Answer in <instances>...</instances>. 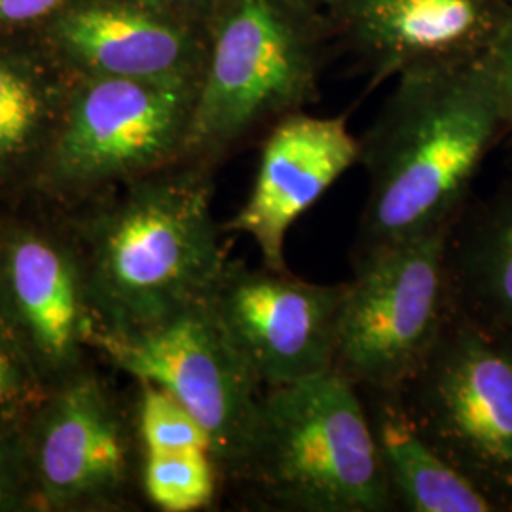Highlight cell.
I'll return each mask as SVG.
<instances>
[{
	"label": "cell",
	"mask_w": 512,
	"mask_h": 512,
	"mask_svg": "<svg viewBox=\"0 0 512 512\" xmlns=\"http://www.w3.org/2000/svg\"><path fill=\"white\" fill-rule=\"evenodd\" d=\"M73 0H0V31L35 29Z\"/></svg>",
	"instance_id": "7402d4cb"
},
{
	"label": "cell",
	"mask_w": 512,
	"mask_h": 512,
	"mask_svg": "<svg viewBox=\"0 0 512 512\" xmlns=\"http://www.w3.org/2000/svg\"><path fill=\"white\" fill-rule=\"evenodd\" d=\"M147 2H152L181 18L207 25L222 0H147Z\"/></svg>",
	"instance_id": "cb8c5ba5"
},
{
	"label": "cell",
	"mask_w": 512,
	"mask_h": 512,
	"mask_svg": "<svg viewBox=\"0 0 512 512\" xmlns=\"http://www.w3.org/2000/svg\"><path fill=\"white\" fill-rule=\"evenodd\" d=\"M511 2H512V0H511Z\"/></svg>",
	"instance_id": "484cf974"
},
{
	"label": "cell",
	"mask_w": 512,
	"mask_h": 512,
	"mask_svg": "<svg viewBox=\"0 0 512 512\" xmlns=\"http://www.w3.org/2000/svg\"><path fill=\"white\" fill-rule=\"evenodd\" d=\"M334 40L380 84L391 76L452 67L494 50L512 18L511 0H329Z\"/></svg>",
	"instance_id": "30bf717a"
},
{
	"label": "cell",
	"mask_w": 512,
	"mask_h": 512,
	"mask_svg": "<svg viewBox=\"0 0 512 512\" xmlns=\"http://www.w3.org/2000/svg\"><path fill=\"white\" fill-rule=\"evenodd\" d=\"M238 482L270 511L397 509L363 395L334 370L264 389Z\"/></svg>",
	"instance_id": "277c9868"
},
{
	"label": "cell",
	"mask_w": 512,
	"mask_h": 512,
	"mask_svg": "<svg viewBox=\"0 0 512 512\" xmlns=\"http://www.w3.org/2000/svg\"><path fill=\"white\" fill-rule=\"evenodd\" d=\"M399 395L440 458L512 511V338L456 310Z\"/></svg>",
	"instance_id": "5b68a950"
},
{
	"label": "cell",
	"mask_w": 512,
	"mask_h": 512,
	"mask_svg": "<svg viewBox=\"0 0 512 512\" xmlns=\"http://www.w3.org/2000/svg\"><path fill=\"white\" fill-rule=\"evenodd\" d=\"M397 509L410 512H501L490 495L423 439L399 391H361Z\"/></svg>",
	"instance_id": "2e32d148"
},
{
	"label": "cell",
	"mask_w": 512,
	"mask_h": 512,
	"mask_svg": "<svg viewBox=\"0 0 512 512\" xmlns=\"http://www.w3.org/2000/svg\"><path fill=\"white\" fill-rule=\"evenodd\" d=\"M198 90L200 82L76 78L37 183L90 192L183 162Z\"/></svg>",
	"instance_id": "ba28073f"
},
{
	"label": "cell",
	"mask_w": 512,
	"mask_h": 512,
	"mask_svg": "<svg viewBox=\"0 0 512 512\" xmlns=\"http://www.w3.org/2000/svg\"><path fill=\"white\" fill-rule=\"evenodd\" d=\"M25 440L33 503L46 511L112 503L128 486L126 425L90 374H73L52 387Z\"/></svg>",
	"instance_id": "7c38bea8"
},
{
	"label": "cell",
	"mask_w": 512,
	"mask_h": 512,
	"mask_svg": "<svg viewBox=\"0 0 512 512\" xmlns=\"http://www.w3.org/2000/svg\"><path fill=\"white\" fill-rule=\"evenodd\" d=\"M0 317L48 384L73 376L93 327L78 255L33 226L0 238Z\"/></svg>",
	"instance_id": "4fadbf2b"
},
{
	"label": "cell",
	"mask_w": 512,
	"mask_h": 512,
	"mask_svg": "<svg viewBox=\"0 0 512 512\" xmlns=\"http://www.w3.org/2000/svg\"><path fill=\"white\" fill-rule=\"evenodd\" d=\"M33 503V486L25 433H0V512L18 511Z\"/></svg>",
	"instance_id": "44dd1931"
},
{
	"label": "cell",
	"mask_w": 512,
	"mask_h": 512,
	"mask_svg": "<svg viewBox=\"0 0 512 512\" xmlns=\"http://www.w3.org/2000/svg\"><path fill=\"white\" fill-rule=\"evenodd\" d=\"M365 139L353 264L456 224L480 164L507 131L488 55L401 74Z\"/></svg>",
	"instance_id": "6da1fadb"
},
{
	"label": "cell",
	"mask_w": 512,
	"mask_h": 512,
	"mask_svg": "<svg viewBox=\"0 0 512 512\" xmlns=\"http://www.w3.org/2000/svg\"><path fill=\"white\" fill-rule=\"evenodd\" d=\"M296 2L306 4V6H311V8H317V10H323L329 0H296Z\"/></svg>",
	"instance_id": "d4e9b609"
},
{
	"label": "cell",
	"mask_w": 512,
	"mask_h": 512,
	"mask_svg": "<svg viewBox=\"0 0 512 512\" xmlns=\"http://www.w3.org/2000/svg\"><path fill=\"white\" fill-rule=\"evenodd\" d=\"M450 230L408 239L353 264L332 370L359 391H399L456 313Z\"/></svg>",
	"instance_id": "52a82bcc"
},
{
	"label": "cell",
	"mask_w": 512,
	"mask_h": 512,
	"mask_svg": "<svg viewBox=\"0 0 512 512\" xmlns=\"http://www.w3.org/2000/svg\"><path fill=\"white\" fill-rule=\"evenodd\" d=\"M359 156L346 116L289 114L262 137L251 194L224 228L253 238L264 266L289 270L287 232Z\"/></svg>",
	"instance_id": "5bb4252c"
},
{
	"label": "cell",
	"mask_w": 512,
	"mask_h": 512,
	"mask_svg": "<svg viewBox=\"0 0 512 512\" xmlns=\"http://www.w3.org/2000/svg\"><path fill=\"white\" fill-rule=\"evenodd\" d=\"M183 160L215 165L319 99L334 33L323 10L296 0H222Z\"/></svg>",
	"instance_id": "3957f363"
},
{
	"label": "cell",
	"mask_w": 512,
	"mask_h": 512,
	"mask_svg": "<svg viewBox=\"0 0 512 512\" xmlns=\"http://www.w3.org/2000/svg\"><path fill=\"white\" fill-rule=\"evenodd\" d=\"M74 78L202 82L209 31L147 0H73L33 29Z\"/></svg>",
	"instance_id": "8fae6325"
},
{
	"label": "cell",
	"mask_w": 512,
	"mask_h": 512,
	"mask_svg": "<svg viewBox=\"0 0 512 512\" xmlns=\"http://www.w3.org/2000/svg\"><path fill=\"white\" fill-rule=\"evenodd\" d=\"M139 384V435L147 452H175L192 448L211 452V439L207 431L183 404L160 385L150 382Z\"/></svg>",
	"instance_id": "d6986e66"
},
{
	"label": "cell",
	"mask_w": 512,
	"mask_h": 512,
	"mask_svg": "<svg viewBox=\"0 0 512 512\" xmlns=\"http://www.w3.org/2000/svg\"><path fill=\"white\" fill-rule=\"evenodd\" d=\"M50 391L27 351L0 317V433L19 429V423L37 412Z\"/></svg>",
	"instance_id": "ffe728a7"
},
{
	"label": "cell",
	"mask_w": 512,
	"mask_h": 512,
	"mask_svg": "<svg viewBox=\"0 0 512 512\" xmlns=\"http://www.w3.org/2000/svg\"><path fill=\"white\" fill-rule=\"evenodd\" d=\"M456 310L512 338V183L459 215L448 238Z\"/></svg>",
	"instance_id": "e0dca14e"
},
{
	"label": "cell",
	"mask_w": 512,
	"mask_h": 512,
	"mask_svg": "<svg viewBox=\"0 0 512 512\" xmlns=\"http://www.w3.org/2000/svg\"><path fill=\"white\" fill-rule=\"evenodd\" d=\"M219 467L209 450L147 452L143 486L154 507L165 512L200 511L217 494Z\"/></svg>",
	"instance_id": "ac0fdd59"
},
{
	"label": "cell",
	"mask_w": 512,
	"mask_h": 512,
	"mask_svg": "<svg viewBox=\"0 0 512 512\" xmlns=\"http://www.w3.org/2000/svg\"><path fill=\"white\" fill-rule=\"evenodd\" d=\"M211 167L183 160L126 183L84 226L78 260L95 327L143 329L219 289L228 260Z\"/></svg>",
	"instance_id": "7a4b0ae2"
},
{
	"label": "cell",
	"mask_w": 512,
	"mask_h": 512,
	"mask_svg": "<svg viewBox=\"0 0 512 512\" xmlns=\"http://www.w3.org/2000/svg\"><path fill=\"white\" fill-rule=\"evenodd\" d=\"M74 80L33 29L0 31V190L37 181Z\"/></svg>",
	"instance_id": "9a60e30c"
},
{
	"label": "cell",
	"mask_w": 512,
	"mask_h": 512,
	"mask_svg": "<svg viewBox=\"0 0 512 512\" xmlns=\"http://www.w3.org/2000/svg\"><path fill=\"white\" fill-rule=\"evenodd\" d=\"M490 59V67L494 73L495 86H497V95H499V103L503 110V118H505V126L507 131L512 129V18L503 33V37L499 38V42L495 44L494 50L488 55Z\"/></svg>",
	"instance_id": "603a6c76"
},
{
	"label": "cell",
	"mask_w": 512,
	"mask_h": 512,
	"mask_svg": "<svg viewBox=\"0 0 512 512\" xmlns=\"http://www.w3.org/2000/svg\"><path fill=\"white\" fill-rule=\"evenodd\" d=\"M344 296L346 283L319 285L289 270L228 262L213 300L266 389L332 370Z\"/></svg>",
	"instance_id": "9c48e42d"
},
{
	"label": "cell",
	"mask_w": 512,
	"mask_h": 512,
	"mask_svg": "<svg viewBox=\"0 0 512 512\" xmlns=\"http://www.w3.org/2000/svg\"><path fill=\"white\" fill-rule=\"evenodd\" d=\"M88 344L137 382L169 391L207 431L220 476L238 480L255 444L264 385L213 296L143 329L93 325Z\"/></svg>",
	"instance_id": "8992f818"
}]
</instances>
